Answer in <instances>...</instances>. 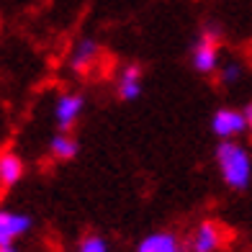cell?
Masks as SVG:
<instances>
[{
	"mask_svg": "<svg viewBox=\"0 0 252 252\" xmlns=\"http://www.w3.org/2000/svg\"><path fill=\"white\" fill-rule=\"evenodd\" d=\"M119 95H121V100H136L142 95V70H139V64H129V67L121 70Z\"/></svg>",
	"mask_w": 252,
	"mask_h": 252,
	"instance_id": "obj_10",
	"label": "cell"
},
{
	"mask_svg": "<svg viewBox=\"0 0 252 252\" xmlns=\"http://www.w3.org/2000/svg\"><path fill=\"white\" fill-rule=\"evenodd\" d=\"M221 245H224V229L216 221H201L190 239L193 252H216Z\"/></svg>",
	"mask_w": 252,
	"mask_h": 252,
	"instance_id": "obj_6",
	"label": "cell"
},
{
	"mask_svg": "<svg viewBox=\"0 0 252 252\" xmlns=\"http://www.w3.org/2000/svg\"><path fill=\"white\" fill-rule=\"evenodd\" d=\"M239 75H242V67H239L237 62H232V64H224V67H221L219 80H221L224 85H229V83H237Z\"/></svg>",
	"mask_w": 252,
	"mask_h": 252,
	"instance_id": "obj_13",
	"label": "cell"
},
{
	"mask_svg": "<svg viewBox=\"0 0 252 252\" xmlns=\"http://www.w3.org/2000/svg\"><path fill=\"white\" fill-rule=\"evenodd\" d=\"M83 108H85V98L80 93H64L57 98V106H54V119L60 124V129H72L77 124V119L83 116Z\"/></svg>",
	"mask_w": 252,
	"mask_h": 252,
	"instance_id": "obj_5",
	"label": "cell"
},
{
	"mask_svg": "<svg viewBox=\"0 0 252 252\" xmlns=\"http://www.w3.org/2000/svg\"><path fill=\"white\" fill-rule=\"evenodd\" d=\"M77 252H108V242L103 237H85L83 242H80V250Z\"/></svg>",
	"mask_w": 252,
	"mask_h": 252,
	"instance_id": "obj_12",
	"label": "cell"
},
{
	"mask_svg": "<svg viewBox=\"0 0 252 252\" xmlns=\"http://www.w3.org/2000/svg\"><path fill=\"white\" fill-rule=\"evenodd\" d=\"M190 60H193L196 72L201 75H211L219 70V31L206 29L201 33V39L196 41V47H193Z\"/></svg>",
	"mask_w": 252,
	"mask_h": 252,
	"instance_id": "obj_2",
	"label": "cell"
},
{
	"mask_svg": "<svg viewBox=\"0 0 252 252\" xmlns=\"http://www.w3.org/2000/svg\"><path fill=\"white\" fill-rule=\"evenodd\" d=\"M211 129L219 139H237L242 131H247L245 113L237 108H219L211 119Z\"/></svg>",
	"mask_w": 252,
	"mask_h": 252,
	"instance_id": "obj_4",
	"label": "cell"
},
{
	"mask_svg": "<svg viewBox=\"0 0 252 252\" xmlns=\"http://www.w3.org/2000/svg\"><path fill=\"white\" fill-rule=\"evenodd\" d=\"M98 54H100V47H98V44H95L93 39H83V41H80L77 47L72 49V57H70L72 70H75V72H88L90 67L95 64Z\"/></svg>",
	"mask_w": 252,
	"mask_h": 252,
	"instance_id": "obj_9",
	"label": "cell"
},
{
	"mask_svg": "<svg viewBox=\"0 0 252 252\" xmlns=\"http://www.w3.org/2000/svg\"><path fill=\"white\" fill-rule=\"evenodd\" d=\"M245 113V121H247V129H252V103H250V106L242 111Z\"/></svg>",
	"mask_w": 252,
	"mask_h": 252,
	"instance_id": "obj_14",
	"label": "cell"
},
{
	"mask_svg": "<svg viewBox=\"0 0 252 252\" xmlns=\"http://www.w3.org/2000/svg\"><path fill=\"white\" fill-rule=\"evenodd\" d=\"M216 165L224 183L234 190H245L252 180V157L237 139H221L216 150Z\"/></svg>",
	"mask_w": 252,
	"mask_h": 252,
	"instance_id": "obj_1",
	"label": "cell"
},
{
	"mask_svg": "<svg viewBox=\"0 0 252 252\" xmlns=\"http://www.w3.org/2000/svg\"><path fill=\"white\" fill-rule=\"evenodd\" d=\"M0 252H18V245H3Z\"/></svg>",
	"mask_w": 252,
	"mask_h": 252,
	"instance_id": "obj_15",
	"label": "cell"
},
{
	"mask_svg": "<svg viewBox=\"0 0 252 252\" xmlns=\"http://www.w3.org/2000/svg\"><path fill=\"white\" fill-rule=\"evenodd\" d=\"M136 252H183V245L173 232H155L136 245Z\"/></svg>",
	"mask_w": 252,
	"mask_h": 252,
	"instance_id": "obj_7",
	"label": "cell"
},
{
	"mask_svg": "<svg viewBox=\"0 0 252 252\" xmlns=\"http://www.w3.org/2000/svg\"><path fill=\"white\" fill-rule=\"evenodd\" d=\"M49 150H52V155L57 157V159H72L75 155H77V150H80V144H77V139L72 134H67V131H60V134H54L52 136V142H49Z\"/></svg>",
	"mask_w": 252,
	"mask_h": 252,
	"instance_id": "obj_11",
	"label": "cell"
},
{
	"mask_svg": "<svg viewBox=\"0 0 252 252\" xmlns=\"http://www.w3.org/2000/svg\"><path fill=\"white\" fill-rule=\"evenodd\" d=\"M24 178V159L16 152H3L0 155V190L13 188Z\"/></svg>",
	"mask_w": 252,
	"mask_h": 252,
	"instance_id": "obj_8",
	"label": "cell"
},
{
	"mask_svg": "<svg viewBox=\"0 0 252 252\" xmlns=\"http://www.w3.org/2000/svg\"><path fill=\"white\" fill-rule=\"evenodd\" d=\"M31 224H33L31 216H26V214L0 209V247L3 245H18V239L24 234H29Z\"/></svg>",
	"mask_w": 252,
	"mask_h": 252,
	"instance_id": "obj_3",
	"label": "cell"
}]
</instances>
